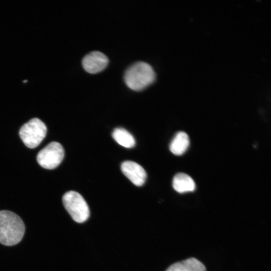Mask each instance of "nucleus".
<instances>
[{
	"mask_svg": "<svg viewBox=\"0 0 271 271\" xmlns=\"http://www.w3.org/2000/svg\"><path fill=\"white\" fill-rule=\"evenodd\" d=\"M166 271H206V268L201 262L192 257L174 263Z\"/></svg>",
	"mask_w": 271,
	"mask_h": 271,
	"instance_id": "1a4fd4ad",
	"label": "nucleus"
},
{
	"mask_svg": "<svg viewBox=\"0 0 271 271\" xmlns=\"http://www.w3.org/2000/svg\"><path fill=\"white\" fill-rule=\"evenodd\" d=\"M190 144L188 134L184 131L177 132L172 140L169 149L175 155H183L187 150Z\"/></svg>",
	"mask_w": 271,
	"mask_h": 271,
	"instance_id": "9d476101",
	"label": "nucleus"
},
{
	"mask_svg": "<svg viewBox=\"0 0 271 271\" xmlns=\"http://www.w3.org/2000/svg\"><path fill=\"white\" fill-rule=\"evenodd\" d=\"M121 170L136 186H141L145 183L147 173L139 164L131 161H124L121 165Z\"/></svg>",
	"mask_w": 271,
	"mask_h": 271,
	"instance_id": "0eeeda50",
	"label": "nucleus"
},
{
	"mask_svg": "<svg viewBox=\"0 0 271 271\" xmlns=\"http://www.w3.org/2000/svg\"><path fill=\"white\" fill-rule=\"evenodd\" d=\"M64 157V150L58 142H52L42 149L38 154V164L47 169H53L61 163Z\"/></svg>",
	"mask_w": 271,
	"mask_h": 271,
	"instance_id": "39448f33",
	"label": "nucleus"
},
{
	"mask_svg": "<svg viewBox=\"0 0 271 271\" xmlns=\"http://www.w3.org/2000/svg\"><path fill=\"white\" fill-rule=\"evenodd\" d=\"M27 82V80H25V81H23V82Z\"/></svg>",
	"mask_w": 271,
	"mask_h": 271,
	"instance_id": "f8f14e48",
	"label": "nucleus"
},
{
	"mask_svg": "<svg viewBox=\"0 0 271 271\" xmlns=\"http://www.w3.org/2000/svg\"><path fill=\"white\" fill-rule=\"evenodd\" d=\"M112 136L119 145L124 148H131L135 146L134 138L130 132L123 128L118 127L114 129Z\"/></svg>",
	"mask_w": 271,
	"mask_h": 271,
	"instance_id": "9b49d317",
	"label": "nucleus"
},
{
	"mask_svg": "<svg viewBox=\"0 0 271 271\" xmlns=\"http://www.w3.org/2000/svg\"><path fill=\"white\" fill-rule=\"evenodd\" d=\"M109 62L107 57L103 53L94 51L86 55L82 60L84 69L90 74H96L103 71Z\"/></svg>",
	"mask_w": 271,
	"mask_h": 271,
	"instance_id": "423d86ee",
	"label": "nucleus"
},
{
	"mask_svg": "<svg viewBox=\"0 0 271 271\" xmlns=\"http://www.w3.org/2000/svg\"><path fill=\"white\" fill-rule=\"evenodd\" d=\"M172 185L174 190L180 193L192 192L195 189V183L193 179L183 173H178L174 176Z\"/></svg>",
	"mask_w": 271,
	"mask_h": 271,
	"instance_id": "6e6552de",
	"label": "nucleus"
},
{
	"mask_svg": "<svg viewBox=\"0 0 271 271\" xmlns=\"http://www.w3.org/2000/svg\"><path fill=\"white\" fill-rule=\"evenodd\" d=\"M156 77L155 72L150 64L138 61L126 69L124 74V81L130 89L139 91L152 84Z\"/></svg>",
	"mask_w": 271,
	"mask_h": 271,
	"instance_id": "f03ea898",
	"label": "nucleus"
},
{
	"mask_svg": "<svg viewBox=\"0 0 271 271\" xmlns=\"http://www.w3.org/2000/svg\"><path fill=\"white\" fill-rule=\"evenodd\" d=\"M47 127L40 119L34 118L25 123L19 131L20 137L28 148L37 147L46 136Z\"/></svg>",
	"mask_w": 271,
	"mask_h": 271,
	"instance_id": "20e7f679",
	"label": "nucleus"
},
{
	"mask_svg": "<svg viewBox=\"0 0 271 271\" xmlns=\"http://www.w3.org/2000/svg\"><path fill=\"white\" fill-rule=\"evenodd\" d=\"M25 231V224L16 213L8 210L0 211V243L12 246L21 241Z\"/></svg>",
	"mask_w": 271,
	"mask_h": 271,
	"instance_id": "f257e3e1",
	"label": "nucleus"
},
{
	"mask_svg": "<svg viewBox=\"0 0 271 271\" xmlns=\"http://www.w3.org/2000/svg\"><path fill=\"white\" fill-rule=\"evenodd\" d=\"M62 201L66 210L75 221L82 223L88 218V206L79 193L74 191L67 192L63 196Z\"/></svg>",
	"mask_w": 271,
	"mask_h": 271,
	"instance_id": "7ed1b4c3",
	"label": "nucleus"
}]
</instances>
